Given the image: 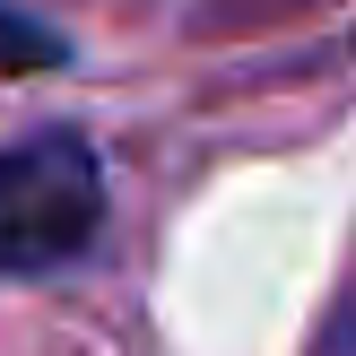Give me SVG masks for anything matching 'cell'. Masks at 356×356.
<instances>
[{
    "mask_svg": "<svg viewBox=\"0 0 356 356\" xmlns=\"http://www.w3.org/2000/svg\"><path fill=\"white\" fill-rule=\"evenodd\" d=\"M104 156L87 131L52 122L0 148V278H61L104 235Z\"/></svg>",
    "mask_w": 356,
    "mask_h": 356,
    "instance_id": "cell-1",
    "label": "cell"
},
{
    "mask_svg": "<svg viewBox=\"0 0 356 356\" xmlns=\"http://www.w3.org/2000/svg\"><path fill=\"white\" fill-rule=\"evenodd\" d=\"M61 61H70V35L52 26V17L0 0V79H52Z\"/></svg>",
    "mask_w": 356,
    "mask_h": 356,
    "instance_id": "cell-2",
    "label": "cell"
}]
</instances>
